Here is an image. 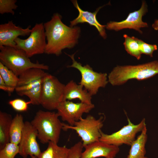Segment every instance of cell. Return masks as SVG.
<instances>
[{
    "label": "cell",
    "instance_id": "cell-16",
    "mask_svg": "<svg viewBox=\"0 0 158 158\" xmlns=\"http://www.w3.org/2000/svg\"><path fill=\"white\" fill-rule=\"evenodd\" d=\"M80 158H95L104 157L114 158L119 152L118 147L109 144L99 140L90 144L84 147Z\"/></svg>",
    "mask_w": 158,
    "mask_h": 158
},
{
    "label": "cell",
    "instance_id": "cell-18",
    "mask_svg": "<svg viewBox=\"0 0 158 158\" xmlns=\"http://www.w3.org/2000/svg\"><path fill=\"white\" fill-rule=\"evenodd\" d=\"M147 139L146 126L132 143L127 158H148L145 156L146 151L145 146Z\"/></svg>",
    "mask_w": 158,
    "mask_h": 158
},
{
    "label": "cell",
    "instance_id": "cell-21",
    "mask_svg": "<svg viewBox=\"0 0 158 158\" xmlns=\"http://www.w3.org/2000/svg\"><path fill=\"white\" fill-rule=\"evenodd\" d=\"M24 123L23 116L21 114H17L13 118L10 130V142L19 145Z\"/></svg>",
    "mask_w": 158,
    "mask_h": 158
},
{
    "label": "cell",
    "instance_id": "cell-29",
    "mask_svg": "<svg viewBox=\"0 0 158 158\" xmlns=\"http://www.w3.org/2000/svg\"><path fill=\"white\" fill-rule=\"evenodd\" d=\"M15 88L10 86L4 83L1 76H0V89L7 92L9 94L11 95L15 90Z\"/></svg>",
    "mask_w": 158,
    "mask_h": 158
},
{
    "label": "cell",
    "instance_id": "cell-3",
    "mask_svg": "<svg viewBox=\"0 0 158 158\" xmlns=\"http://www.w3.org/2000/svg\"><path fill=\"white\" fill-rule=\"evenodd\" d=\"M57 112L39 110L30 122L38 132L37 138L44 144L49 141L58 143L63 123Z\"/></svg>",
    "mask_w": 158,
    "mask_h": 158
},
{
    "label": "cell",
    "instance_id": "cell-26",
    "mask_svg": "<svg viewBox=\"0 0 158 158\" xmlns=\"http://www.w3.org/2000/svg\"><path fill=\"white\" fill-rule=\"evenodd\" d=\"M8 104L16 111L24 112L27 110L28 105L31 102L30 101L26 102L22 99H16L9 101Z\"/></svg>",
    "mask_w": 158,
    "mask_h": 158
},
{
    "label": "cell",
    "instance_id": "cell-25",
    "mask_svg": "<svg viewBox=\"0 0 158 158\" xmlns=\"http://www.w3.org/2000/svg\"><path fill=\"white\" fill-rule=\"evenodd\" d=\"M16 0H0V13H10L14 15V10L16 9L18 6L16 4Z\"/></svg>",
    "mask_w": 158,
    "mask_h": 158
},
{
    "label": "cell",
    "instance_id": "cell-17",
    "mask_svg": "<svg viewBox=\"0 0 158 158\" xmlns=\"http://www.w3.org/2000/svg\"><path fill=\"white\" fill-rule=\"evenodd\" d=\"M83 87L77 84L71 80L65 85L64 90V100L70 101L78 99L80 102L89 104H92V96Z\"/></svg>",
    "mask_w": 158,
    "mask_h": 158
},
{
    "label": "cell",
    "instance_id": "cell-5",
    "mask_svg": "<svg viewBox=\"0 0 158 158\" xmlns=\"http://www.w3.org/2000/svg\"><path fill=\"white\" fill-rule=\"evenodd\" d=\"M0 62L18 76L30 68L49 69V66L44 64L31 62L24 51L16 47L0 46Z\"/></svg>",
    "mask_w": 158,
    "mask_h": 158
},
{
    "label": "cell",
    "instance_id": "cell-14",
    "mask_svg": "<svg viewBox=\"0 0 158 158\" xmlns=\"http://www.w3.org/2000/svg\"><path fill=\"white\" fill-rule=\"evenodd\" d=\"M29 25L24 29L16 26L12 21L0 25V46L16 47V39L19 36L29 35L31 31Z\"/></svg>",
    "mask_w": 158,
    "mask_h": 158
},
{
    "label": "cell",
    "instance_id": "cell-13",
    "mask_svg": "<svg viewBox=\"0 0 158 158\" xmlns=\"http://www.w3.org/2000/svg\"><path fill=\"white\" fill-rule=\"evenodd\" d=\"M38 132L30 122H25L21 139L18 145L19 154L23 158L28 155L37 158L41 152L37 140Z\"/></svg>",
    "mask_w": 158,
    "mask_h": 158
},
{
    "label": "cell",
    "instance_id": "cell-1",
    "mask_svg": "<svg viewBox=\"0 0 158 158\" xmlns=\"http://www.w3.org/2000/svg\"><path fill=\"white\" fill-rule=\"evenodd\" d=\"M62 18L61 15L55 13L50 20L44 23L47 41L46 54L59 56L62 50L73 48L78 43L80 27L68 26L63 23Z\"/></svg>",
    "mask_w": 158,
    "mask_h": 158
},
{
    "label": "cell",
    "instance_id": "cell-28",
    "mask_svg": "<svg viewBox=\"0 0 158 158\" xmlns=\"http://www.w3.org/2000/svg\"><path fill=\"white\" fill-rule=\"evenodd\" d=\"M139 42L142 54H144L152 57L154 51L157 49V46L156 44L147 43L139 39Z\"/></svg>",
    "mask_w": 158,
    "mask_h": 158
},
{
    "label": "cell",
    "instance_id": "cell-27",
    "mask_svg": "<svg viewBox=\"0 0 158 158\" xmlns=\"http://www.w3.org/2000/svg\"><path fill=\"white\" fill-rule=\"evenodd\" d=\"M83 147L82 142L76 143L69 148L66 158H80Z\"/></svg>",
    "mask_w": 158,
    "mask_h": 158
},
{
    "label": "cell",
    "instance_id": "cell-30",
    "mask_svg": "<svg viewBox=\"0 0 158 158\" xmlns=\"http://www.w3.org/2000/svg\"><path fill=\"white\" fill-rule=\"evenodd\" d=\"M152 27L155 30H158V19L154 21L152 25Z\"/></svg>",
    "mask_w": 158,
    "mask_h": 158
},
{
    "label": "cell",
    "instance_id": "cell-7",
    "mask_svg": "<svg viewBox=\"0 0 158 158\" xmlns=\"http://www.w3.org/2000/svg\"><path fill=\"white\" fill-rule=\"evenodd\" d=\"M65 86L56 77L46 73L43 80L40 104L49 110L56 109L59 104L64 100Z\"/></svg>",
    "mask_w": 158,
    "mask_h": 158
},
{
    "label": "cell",
    "instance_id": "cell-2",
    "mask_svg": "<svg viewBox=\"0 0 158 158\" xmlns=\"http://www.w3.org/2000/svg\"><path fill=\"white\" fill-rule=\"evenodd\" d=\"M158 74V60L136 65H118L109 74L108 82L113 86L122 85L128 80L147 79Z\"/></svg>",
    "mask_w": 158,
    "mask_h": 158
},
{
    "label": "cell",
    "instance_id": "cell-9",
    "mask_svg": "<svg viewBox=\"0 0 158 158\" xmlns=\"http://www.w3.org/2000/svg\"><path fill=\"white\" fill-rule=\"evenodd\" d=\"M44 23H36L31 29L29 37L23 39L19 37L15 40L16 48L24 51L30 58L37 54L45 53L47 44Z\"/></svg>",
    "mask_w": 158,
    "mask_h": 158
},
{
    "label": "cell",
    "instance_id": "cell-10",
    "mask_svg": "<svg viewBox=\"0 0 158 158\" xmlns=\"http://www.w3.org/2000/svg\"><path fill=\"white\" fill-rule=\"evenodd\" d=\"M127 121V125L111 134H105L102 131L99 140L118 147L123 144L130 145L135 139L137 134L141 132L146 124L145 118L136 125L132 123L128 117Z\"/></svg>",
    "mask_w": 158,
    "mask_h": 158
},
{
    "label": "cell",
    "instance_id": "cell-19",
    "mask_svg": "<svg viewBox=\"0 0 158 158\" xmlns=\"http://www.w3.org/2000/svg\"><path fill=\"white\" fill-rule=\"evenodd\" d=\"M13 118L10 114L0 111V150L10 142V130Z\"/></svg>",
    "mask_w": 158,
    "mask_h": 158
},
{
    "label": "cell",
    "instance_id": "cell-6",
    "mask_svg": "<svg viewBox=\"0 0 158 158\" xmlns=\"http://www.w3.org/2000/svg\"><path fill=\"white\" fill-rule=\"evenodd\" d=\"M104 119L102 116L97 119L93 116L88 115L85 118H81L75 123L73 126L63 123V129L64 130L68 129L75 130L81 138L84 147L90 144L99 140Z\"/></svg>",
    "mask_w": 158,
    "mask_h": 158
},
{
    "label": "cell",
    "instance_id": "cell-24",
    "mask_svg": "<svg viewBox=\"0 0 158 158\" xmlns=\"http://www.w3.org/2000/svg\"><path fill=\"white\" fill-rule=\"evenodd\" d=\"M19 152L18 145L10 142L0 150V158H14Z\"/></svg>",
    "mask_w": 158,
    "mask_h": 158
},
{
    "label": "cell",
    "instance_id": "cell-12",
    "mask_svg": "<svg viewBox=\"0 0 158 158\" xmlns=\"http://www.w3.org/2000/svg\"><path fill=\"white\" fill-rule=\"evenodd\" d=\"M94 107L93 104L75 103L64 100L59 104L56 110L62 120L67 122L71 126H73L75 123L82 117L83 114L89 112Z\"/></svg>",
    "mask_w": 158,
    "mask_h": 158
},
{
    "label": "cell",
    "instance_id": "cell-4",
    "mask_svg": "<svg viewBox=\"0 0 158 158\" xmlns=\"http://www.w3.org/2000/svg\"><path fill=\"white\" fill-rule=\"evenodd\" d=\"M46 72L39 68L29 69L18 76L15 88L16 94L28 97L31 104H40V98L43 79Z\"/></svg>",
    "mask_w": 158,
    "mask_h": 158
},
{
    "label": "cell",
    "instance_id": "cell-11",
    "mask_svg": "<svg viewBox=\"0 0 158 158\" xmlns=\"http://www.w3.org/2000/svg\"><path fill=\"white\" fill-rule=\"evenodd\" d=\"M147 12V4L145 1H143L138 10L129 13L126 19L121 21H110L107 23L106 28L116 31L124 29H133L142 34L140 29L148 27V24L142 20V17Z\"/></svg>",
    "mask_w": 158,
    "mask_h": 158
},
{
    "label": "cell",
    "instance_id": "cell-31",
    "mask_svg": "<svg viewBox=\"0 0 158 158\" xmlns=\"http://www.w3.org/2000/svg\"><path fill=\"white\" fill-rule=\"evenodd\" d=\"M31 158H38L37 157L34 156H31Z\"/></svg>",
    "mask_w": 158,
    "mask_h": 158
},
{
    "label": "cell",
    "instance_id": "cell-20",
    "mask_svg": "<svg viewBox=\"0 0 158 158\" xmlns=\"http://www.w3.org/2000/svg\"><path fill=\"white\" fill-rule=\"evenodd\" d=\"M69 150V148L49 141L47 149L41 152L38 158H66Z\"/></svg>",
    "mask_w": 158,
    "mask_h": 158
},
{
    "label": "cell",
    "instance_id": "cell-15",
    "mask_svg": "<svg viewBox=\"0 0 158 158\" xmlns=\"http://www.w3.org/2000/svg\"><path fill=\"white\" fill-rule=\"evenodd\" d=\"M74 6L78 10L79 14L77 17L70 22V26H76L78 23H87L90 25L94 26L97 30L99 35L104 39L107 38L105 28L106 25H102L98 21L96 16L100 9L104 6L99 7L94 12H92L82 10L79 6L77 0L72 1Z\"/></svg>",
    "mask_w": 158,
    "mask_h": 158
},
{
    "label": "cell",
    "instance_id": "cell-23",
    "mask_svg": "<svg viewBox=\"0 0 158 158\" xmlns=\"http://www.w3.org/2000/svg\"><path fill=\"white\" fill-rule=\"evenodd\" d=\"M0 76L7 85L16 88L18 80V76L0 62Z\"/></svg>",
    "mask_w": 158,
    "mask_h": 158
},
{
    "label": "cell",
    "instance_id": "cell-22",
    "mask_svg": "<svg viewBox=\"0 0 158 158\" xmlns=\"http://www.w3.org/2000/svg\"><path fill=\"white\" fill-rule=\"evenodd\" d=\"M123 37L125 39L123 44L126 51L130 55L140 60L142 53L139 39L133 36L130 37L126 34L123 35Z\"/></svg>",
    "mask_w": 158,
    "mask_h": 158
},
{
    "label": "cell",
    "instance_id": "cell-8",
    "mask_svg": "<svg viewBox=\"0 0 158 158\" xmlns=\"http://www.w3.org/2000/svg\"><path fill=\"white\" fill-rule=\"evenodd\" d=\"M71 59L72 64L68 67L75 68L80 73L81 78L79 84L82 85L91 95L97 94L100 87H104L108 83L106 73H99L93 71L88 64L83 66L74 59L75 54L69 55L66 53Z\"/></svg>",
    "mask_w": 158,
    "mask_h": 158
}]
</instances>
